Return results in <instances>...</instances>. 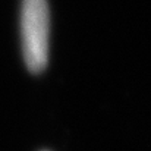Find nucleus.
Returning <instances> with one entry per match:
<instances>
[{
	"label": "nucleus",
	"instance_id": "nucleus-1",
	"mask_svg": "<svg viewBox=\"0 0 151 151\" xmlns=\"http://www.w3.org/2000/svg\"><path fill=\"white\" fill-rule=\"evenodd\" d=\"M51 15L49 0H21L19 37L27 69L40 73L47 68L50 56Z\"/></svg>",
	"mask_w": 151,
	"mask_h": 151
}]
</instances>
